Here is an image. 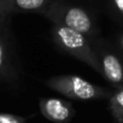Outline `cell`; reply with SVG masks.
I'll list each match as a JSON object with an SVG mask.
<instances>
[{
	"mask_svg": "<svg viewBox=\"0 0 123 123\" xmlns=\"http://www.w3.org/2000/svg\"><path fill=\"white\" fill-rule=\"evenodd\" d=\"M0 123H19V121L11 115H0Z\"/></svg>",
	"mask_w": 123,
	"mask_h": 123,
	"instance_id": "52a82bcc",
	"label": "cell"
},
{
	"mask_svg": "<svg viewBox=\"0 0 123 123\" xmlns=\"http://www.w3.org/2000/svg\"><path fill=\"white\" fill-rule=\"evenodd\" d=\"M122 46H123V37H122Z\"/></svg>",
	"mask_w": 123,
	"mask_h": 123,
	"instance_id": "8fae6325",
	"label": "cell"
},
{
	"mask_svg": "<svg viewBox=\"0 0 123 123\" xmlns=\"http://www.w3.org/2000/svg\"><path fill=\"white\" fill-rule=\"evenodd\" d=\"M113 1H115V4H116L117 9L123 13V0H113Z\"/></svg>",
	"mask_w": 123,
	"mask_h": 123,
	"instance_id": "9c48e42d",
	"label": "cell"
},
{
	"mask_svg": "<svg viewBox=\"0 0 123 123\" xmlns=\"http://www.w3.org/2000/svg\"><path fill=\"white\" fill-rule=\"evenodd\" d=\"M116 100H117V103H118V105L123 109V91H121L118 94H117V97H116Z\"/></svg>",
	"mask_w": 123,
	"mask_h": 123,
	"instance_id": "ba28073f",
	"label": "cell"
},
{
	"mask_svg": "<svg viewBox=\"0 0 123 123\" xmlns=\"http://www.w3.org/2000/svg\"><path fill=\"white\" fill-rule=\"evenodd\" d=\"M46 0H0V11L18 9L23 11H31L40 9Z\"/></svg>",
	"mask_w": 123,
	"mask_h": 123,
	"instance_id": "8992f818",
	"label": "cell"
},
{
	"mask_svg": "<svg viewBox=\"0 0 123 123\" xmlns=\"http://www.w3.org/2000/svg\"><path fill=\"white\" fill-rule=\"evenodd\" d=\"M1 64H3V49L0 47V67H1Z\"/></svg>",
	"mask_w": 123,
	"mask_h": 123,
	"instance_id": "30bf717a",
	"label": "cell"
},
{
	"mask_svg": "<svg viewBox=\"0 0 123 123\" xmlns=\"http://www.w3.org/2000/svg\"><path fill=\"white\" fill-rule=\"evenodd\" d=\"M69 92L71 95L79 98V99H91L95 95V88L93 85L87 82L86 80L79 77V76H73L69 79Z\"/></svg>",
	"mask_w": 123,
	"mask_h": 123,
	"instance_id": "277c9868",
	"label": "cell"
},
{
	"mask_svg": "<svg viewBox=\"0 0 123 123\" xmlns=\"http://www.w3.org/2000/svg\"><path fill=\"white\" fill-rule=\"evenodd\" d=\"M103 68H104V73L105 76L113 83H118L122 81L123 79V70H122V65L119 63V60L112 55V54H107L104 57L103 60Z\"/></svg>",
	"mask_w": 123,
	"mask_h": 123,
	"instance_id": "5b68a950",
	"label": "cell"
},
{
	"mask_svg": "<svg viewBox=\"0 0 123 123\" xmlns=\"http://www.w3.org/2000/svg\"><path fill=\"white\" fill-rule=\"evenodd\" d=\"M64 23H65V27L81 34L88 33L92 27V22L87 12L79 7H71L65 12Z\"/></svg>",
	"mask_w": 123,
	"mask_h": 123,
	"instance_id": "6da1fadb",
	"label": "cell"
},
{
	"mask_svg": "<svg viewBox=\"0 0 123 123\" xmlns=\"http://www.w3.org/2000/svg\"><path fill=\"white\" fill-rule=\"evenodd\" d=\"M57 35L59 37V40L62 41L67 48L73 49V51H80L83 49L87 45L86 39L83 36V34L77 33L68 27H59L57 30Z\"/></svg>",
	"mask_w": 123,
	"mask_h": 123,
	"instance_id": "7a4b0ae2",
	"label": "cell"
},
{
	"mask_svg": "<svg viewBox=\"0 0 123 123\" xmlns=\"http://www.w3.org/2000/svg\"><path fill=\"white\" fill-rule=\"evenodd\" d=\"M43 111L47 117L55 122H64L69 118V107L58 99H47L43 103Z\"/></svg>",
	"mask_w": 123,
	"mask_h": 123,
	"instance_id": "3957f363",
	"label": "cell"
}]
</instances>
